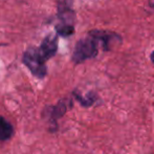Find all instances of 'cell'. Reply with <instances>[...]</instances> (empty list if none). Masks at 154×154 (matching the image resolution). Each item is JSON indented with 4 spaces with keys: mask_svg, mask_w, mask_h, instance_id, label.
<instances>
[{
    "mask_svg": "<svg viewBox=\"0 0 154 154\" xmlns=\"http://www.w3.org/2000/svg\"><path fill=\"white\" fill-rule=\"evenodd\" d=\"M97 44L99 43L97 42V40L90 36L78 41L75 49H73L72 57H71L73 63L80 64L86 60L97 57V53H99Z\"/></svg>",
    "mask_w": 154,
    "mask_h": 154,
    "instance_id": "obj_1",
    "label": "cell"
},
{
    "mask_svg": "<svg viewBox=\"0 0 154 154\" xmlns=\"http://www.w3.org/2000/svg\"><path fill=\"white\" fill-rule=\"evenodd\" d=\"M22 62L31 72L38 79H43L46 75L47 69L45 65V60L41 57L38 48H29L22 57Z\"/></svg>",
    "mask_w": 154,
    "mask_h": 154,
    "instance_id": "obj_2",
    "label": "cell"
},
{
    "mask_svg": "<svg viewBox=\"0 0 154 154\" xmlns=\"http://www.w3.org/2000/svg\"><path fill=\"white\" fill-rule=\"evenodd\" d=\"M72 106V102L69 99H63L61 101L58 102L57 105L55 106H48L44 109L43 111V116L45 118H48L49 122H51V131L54 132L57 129V121L58 119L62 118L67 111L68 108Z\"/></svg>",
    "mask_w": 154,
    "mask_h": 154,
    "instance_id": "obj_3",
    "label": "cell"
},
{
    "mask_svg": "<svg viewBox=\"0 0 154 154\" xmlns=\"http://www.w3.org/2000/svg\"><path fill=\"white\" fill-rule=\"evenodd\" d=\"M88 36L95 39L97 43H101L104 51H109L114 44L122 42L120 35L108 31H91L88 32Z\"/></svg>",
    "mask_w": 154,
    "mask_h": 154,
    "instance_id": "obj_4",
    "label": "cell"
},
{
    "mask_svg": "<svg viewBox=\"0 0 154 154\" xmlns=\"http://www.w3.org/2000/svg\"><path fill=\"white\" fill-rule=\"evenodd\" d=\"M41 57L47 61L53 58L58 51V36L57 35H48L43 39L40 47L38 48Z\"/></svg>",
    "mask_w": 154,
    "mask_h": 154,
    "instance_id": "obj_5",
    "label": "cell"
},
{
    "mask_svg": "<svg viewBox=\"0 0 154 154\" xmlns=\"http://www.w3.org/2000/svg\"><path fill=\"white\" fill-rule=\"evenodd\" d=\"M14 128L12 124L0 116V140H8L12 137Z\"/></svg>",
    "mask_w": 154,
    "mask_h": 154,
    "instance_id": "obj_6",
    "label": "cell"
},
{
    "mask_svg": "<svg viewBox=\"0 0 154 154\" xmlns=\"http://www.w3.org/2000/svg\"><path fill=\"white\" fill-rule=\"evenodd\" d=\"M56 31L57 34L62 37H69L75 32V26L70 23H64L60 22L56 25Z\"/></svg>",
    "mask_w": 154,
    "mask_h": 154,
    "instance_id": "obj_7",
    "label": "cell"
},
{
    "mask_svg": "<svg viewBox=\"0 0 154 154\" xmlns=\"http://www.w3.org/2000/svg\"><path fill=\"white\" fill-rule=\"evenodd\" d=\"M73 95H75V97L78 100V101L80 102V104H81L82 106H84V107H89V106L93 105V103L95 102V100H97V97H95V95L93 94L92 92L88 93L86 97H82L80 93H78L77 91L73 92Z\"/></svg>",
    "mask_w": 154,
    "mask_h": 154,
    "instance_id": "obj_8",
    "label": "cell"
},
{
    "mask_svg": "<svg viewBox=\"0 0 154 154\" xmlns=\"http://www.w3.org/2000/svg\"><path fill=\"white\" fill-rule=\"evenodd\" d=\"M150 59H151V61H152V63L154 64V51H152V54H151V56H150Z\"/></svg>",
    "mask_w": 154,
    "mask_h": 154,
    "instance_id": "obj_9",
    "label": "cell"
},
{
    "mask_svg": "<svg viewBox=\"0 0 154 154\" xmlns=\"http://www.w3.org/2000/svg\"><path fill=\"white\" fill-rule=\"evenodd\" d=\"M153 8H154V2H153Z\"/></svg>",
    "mask_w": 154,
    "mask_h": 154,
    "instance_id": "obj_10",
    "label": "cell"
}]
</instances>
